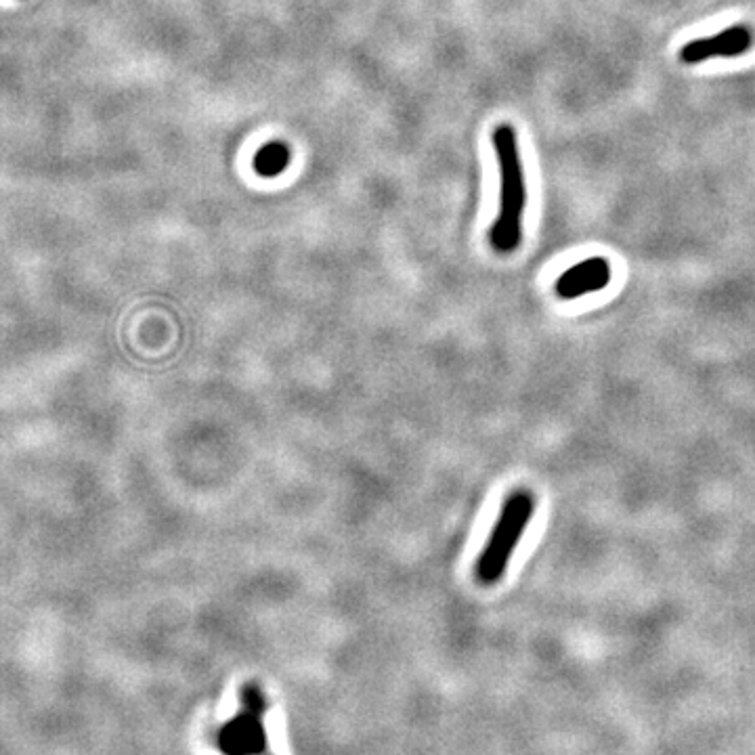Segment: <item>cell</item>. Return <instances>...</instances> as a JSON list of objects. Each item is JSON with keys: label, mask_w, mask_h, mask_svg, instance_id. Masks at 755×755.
<instances>
[{"label": "cell", "mask_w": 755, "mask_h": 755, "mask_svg": "<svg viewBox=\"0 0 755 755\" xmlns=\"http://www.w3.org/2000/svg\"><path fill=\"white\" fill-rule=\"evenodd\" d=\"M611 277H613V269L607 258L592 256V258H586V261L573 265L571 269H567L563 275H560L554 290L560 298L571 300L584 294L604 290L611 284Z\"/></svg>", "instance_id": "cell-5"}, {"label": "cell", "mask_w": 755, "mask_h": 755, "mask_svg": "<svg viewBox=\"0 0 755 755\" xmlns=\"http://www.w3.org/2000/svg\"><path fill=\"white\" fill-rule=\"evenodd\" d=\"M751 45L753 32L747 26H730L709 38L690 40L680 51V61L686 63V66H697V63L716 57H741L751 49Z\"/></svg>", "instance_id": "cell-4"}, {"label": "cell", "mask_w": 755, "mask_h": 755, "mask_svg": "<svg viewBox=\"0 0 755 755\" xmlns=\"http://www.w3.org/2000/svg\"><path fill=\"white\" fill-rule=\"evenodd\" d=\"M242 707L229 718L214 737V745L223 755H265L269 751L267 737V699L258 684L248 682L242 693Z\"/></svg>", "instance_id": "cell-3"}, {"label": "cell", "mask_w": 755, "mask_h": 755, "mask_svg": "<svg viewBox=\"0 0 755 755\" xmlns=\"http://www.w3.org/2000/svg\"><path fill=\"white\" fill-rule=\"evenodd\" d=\"M290 160H292L290 147L282 141H273V143H267L256 151L254 172L258 177L273 179V177L284 175L286 168L290 166Z\"/></svg>", "instance_id": "cell-6"}, {"label": "cell", "mask_w": 755, "mask_h": 755, "mask_svg": "<svg viewBox=\"0 0 755 755\" xmlns=\"http://www.w3.org/2000/svg\"><path fill=\"white\" fill-rule=\"evenodd\" d=\"M533 508L535 502L529 491H514L504 502L500 519L495 523L489 542L477 563V575L483 584L489 586L504 577L512 552L529 527Z\"/></svg>", "instance_id": "cell-2"}, {"label": "cell", "mask_w": 755, "mask_h": 755, "mask_svg": "<svg viewBox=\"0 0 755 755\" xmlns=\"http://www.w3.org/2000/svg\"><path fill=\"white\" fill-rule=\"evenodd\" d=\"M493 149L500 170V210L489 231V242L495 252L512 254L523 242V217L527 208L525 166L519 139L510 124L495 126Z\"/></svg>", "instance_id": "cell-1"}]
</instances>
